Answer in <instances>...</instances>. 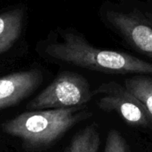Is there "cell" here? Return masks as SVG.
Wrapping results in <instances>:
<instances>
[{"mask_svg":"<svg viewBox=\"0 0 152 152\" xmlns=\"http://www.w3.org/2000/svg\"><path fill=\"white\" fill-rule=\"evenodd\" d=\"M64 42L49 45L45 52L51 57L83 68L99 71L128 74H152V64L132 55L93 47L80 37L66 33Z\"/></svg>","mask_w":152,"mask_h":152,"instance_id":"1","label":"cell"},{"mask_svg":"<svg viewBox=\"0 0 152 152\" xmlns=\"http://www.w3.org/2000/svg\"><path fill=\"white\" fill-rule=\"evenodd\" d=\"M92 114L84 108L71 107L25 112L3 126V131L20 138L31 148L48 146L77 123Z\"/></svg>","mask_w":152,"mask_h":152,"instance_id":"2","label":"cell"},{"mask_svg":"<svg viewBox=\"0 0 152 152\" xmlns=\"http://www.w3.org/2000/svg\"><path fill=\"white\" fill-rule=\"evenodd\" d=\"M94 96L89 83L82 76L63 72L28 105L29 110L64 109L87 103Z\"/></svg>","mask_w":152,"mask_h":152,"instance_id":"3","label":"cell"},{"mask_svg":"<svg viewBox=\"0 0 152 152\" xmlns=\"http://www.w3.org/2000/svg\"><path fill=\"white\" fill-rule=\"evenodd\" d=\"M93 94L100 95L97 104L101 110L117 112L129 125L144 128L151 126V117L143 104L119 84H102L93 92Z\"/></svg>","mask_w":152,"mask_h":152,"instance_id":"4","label":"cell"},{"mask_svg":"<svg viewBox=\"0 0 152 152\" xmlns=\"http://www.w3.org/2000/svg\"><path fill=\"white\" fill-rule=\"evenodd\" d=\"M38 70L12 73L0 78V109H4L27 97L41 82Z\"/></svg>","mask_w":152,"mask_h":152,"instance_id":"5","label":"cell"},{"mask_svg":"<svg viewBox=\"0 0 152 152\" xmlns=\"http://www.w3.org/2000/svg\"><path fill=\"white\" fill-rule=\"evenodd\" d=\"M22 16L20 9L0 14V54L7 51L19 37Z\"/></svg>","mask_w":152,"mask_h":152,"instance_id":"6","label":"cell"},{"mask_svg":"<svg viewBox=\"0 0 152 152\" xmlns=\"http://www.w3.org/2000/svg\"><path fill=\"white\" fill-rule=\"evenodd\" d=\"M100 134L95 123L86 126L72 140L67 152H98Z\"/></svg>","mask_w":152,"mask_h":152,"instance_id":"7","label":"cell"},{"mask_svg":"<svg viewBox=\"0 0 152 152\" xmlns=\"http://www.w3.org/2000/svg\"><path fill=\"white\" fill-rule=\"evenodd\" d=\"M121 26L125 27L126 32L129 34L131 41L142 52L152 56V29L148 26L134 23L128 20H123Z\"/></svg>","mask_w":152,"mask_h":152,"instance_id":"8","label":"cell"},{"mask_svg":"<svg viewBox=\"0 0 152 152\" xmlns=\"http://www.w3.org/2000/svg\"><path fill=\"white\" fill-rule=\"evenodd\" d=\"M125 87L145 107L152 118V79L147 77H135L126 79Z\"/></svg>","mask_w":152,"mask_h":152,"instance_id":"9","label":"cell"},{"mask_svg":"<svg viewBox=\"0 0 152 152\" xmlns=\"http://www.w3.org/2000/svg\"><path fill=\"white\" fill-rule=\"evenodd\" d=\"M104 152H130V151L121 134L115 130H111L107 136Z\"/></svg>","mask_w":152,"mask_h":152,"instance_id":"10","label":"cell"}]
</instances>
